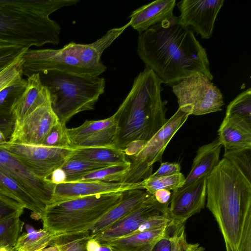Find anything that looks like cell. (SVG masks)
Listing matches in <instances>:
<instances>
[{
  "instance_id": "6da1fadb",
  "label": "cell",
  "mask_w": 251,
  "mask_h": 251,
  "mask_svg": "<svg viewBox=\"0 0 251 251\" xmlns=\"http://www.w3.org/2000/svg\"><path fill=\"white\" fill-rule=\"evenodd\" d=\"M137 51L165 84L173 86L196 73L213 79L205 49L179 17L173 15L139 34Z\"/></svg>"
},
{
  "instance_id": "7a4b0ae2",
  "label": "cell",
  "mask_w": 251,
  "mask_h": 251,
  "mask_svg": "<svg viewBox=\"0 0 251 251\" xmlns=\"http://www.w3.org/2000/svg\"><path fill=\"white\" fill-rule=\"evenodd\" d=\"M162 81L147 67L113 115L117 123L113 147L122 151L138 141H148L165 124L167 109L161 98Z\"/></svg>"
},
{
  "instance_id": "3957f363",
  "label": "cell",
  "mask_w": 251,
  "mask_h": 251,
  "mask_svg": "<svg viewBox=\"0 0 251 251\" xmlns=\"http://www.w3.org/2000/svg\"><path fill=\"white\" fill-rule=\"evenodd\" d=\"M206 206L215 217L226 251H237L251 211V182L223 158L208 176Z\"/></svg>"
},
{
  "instance_id": "277c9868",
  "label": "cell",
  "mask_w": 251,
  "mask_h": 251,
  "mask_svg": "<svg viewBox=\"0 0 251 251\" xmlns=\"http://www.w3.org/2000/svg\"><path fill=\"white\" fill-rule=\"evenodd\" d=\"M79 0H0V46L29 49L59 43L61 27L50 16Z\"/></svg>"
},
{
  "instance_id": "5b68a950",
  "label": "cell",
  "mask_w": 251,
  "mask_h": 251,
  "mask_svg": "<svg viewBox=\"0 0 251 251\" xmlns=\"http://www.w3.org/2000/svg\"><path fill=\"white\" fill-rule=\"evenodd\" d=\"M39 74L48 90L52 108L64 125L78 113L93 110L104 92L105 80L99 76L57 71Z\"/></svg>"
},
{
  "instance_id": "8992f818",
  "label": "cell",
  "mask_w": 251,
  "mask_h": 251,
  "mask_svg": "<svg viewBox=\"0 0 251 251\" xmlns=\"http://www.w3.org/2000/svg\"><path fill=\"white\" fill-rule=\"evenodd\" d=\"M124 191L54 202L41 218L43 228L56 235L87 231L121 199Z\"/></svg>"
},
{
  "instance_id": "52a82bcc",
  "label": "cell",
  "mask_w": 251,
  "mask_h": 251,
  "mask_svg": "<svg viewBox=\"0 0 251 251\" xmlns=\"http://www.w3.org/2000/svg\"><path fill=\"white\" fill-rule=\"evenodd\" d=\"M23 75L50 71L98 76L99 61L92 45L74 42L60 49H27L23 54Z\"/></svg>"
},
{
  "instance_id": "ba28073f",
  "label": "cell",
  "mask_w": 251,
  "mask_h": 251,
  "mask_svg": "<svg viewBox=\"0 0 251 251\" xmlns=\"http://www.w3.org/2000/svg\"><path fill=\"white\" fill-rule=\"evenodd\" d=\"M188 117L178 108L141 150L133 155L126 156L130 167L121 182L136 183L151 176L153 165L156 162H162V155L167 145Z\"/></svg>"
},
{
  "instance_id": "9c48e42d",
  "label": "cell",
  "mask_w": 251,
  "mask_h": 251,
  "mask_svg": "<svg viewBox=\"0 0 251 251\" xmlns=\"http://www.w3.org/2000/svg\"><path fill=\"white\" fill-rule=\"evenodd\" d=\"M179 108L189 116L220 111L224 105L223 94L205 75L196 73L172 86Z\"/></svg>"
},
{
  "instance_id": "30bf717a",
  "label": "cell",
  "mask_w": 251,
  "mask_h": 251,
  "mask_svg": "<svg viewBox=\"0 0 251 251\" xmlns=\"http://www.w3.org/2000/svg\"><path fill=\"white\" fill-rule=\"evenodd\" d=\"M0 148L7 151L37 176L49 178L52 172L61 168L70 157L74 148L7 142Z\"/></svg>"
},
{
  "instance_id": "8fae6325",
  "label": "cell",
  "mask_w": 251,
  "mask_h": 251,
  "mask_svg": "<svg viewBox=\"0 0 251 251\" xmlns=\"http://www.w3.org/2000/svg\"><path fill=\"white\" fill-rule=\"evenodd\" d=\"M0 167L46 209L53 202L56 184L39 176L7 151L0 148Z\"/></svg>"
},
{
  "instance_id": "7c38bea8",
  "label": "cell",
  "mask_w": 251,
  "mask_h": 251,
  "mask_svg": "<svg viewBox=\"0 0 251 251\" xmlns=\"http://www.w3.org/2000/svg\"><path fill=\"white\" fill-rule=\"evenodd\" d=\"M59 122L53 111L50 98L38 106L20 122L15 124L8 142L13 143L41 145L51 127Z\"/></svg>"
},
{
  "instance_id": "4fadbf2b",
  "label": "cell",
  "mask_w": 251,
  "mask_h": 251,
  "mask_svg": "<svg viewBox=\"0 0 251 251\" xmlns=\"http://www.w3.org/2000/svg\"><path fill=\"white\" fill-rule=\"evenodd\" d=\"M224 0H182L177 3L180 22L191 27L204 39L210 38L213 33L217 15L224 3Z\"/></svg>"
},
{
  "instance_id": "5bb4252c",
  "label": "cell",
  "mask_w": 251,
  "mask_h": 251,
  "mask_svg": "<svg viewBox=\"0 0 251 251\" xmlns=\"http://www.w3.org/2000/svg\"><path fill=\"white\" fill-rule=\"evenodd\" d=\"M116 132L113 115L102 120H86L77 127L67 128L70 146L73 148L113 147Z\"/></svg>"
},
{
  "instance_id": "9a60e30c",
  "label": "cell",
  "mask_w": 251,
  "mask_h": 251,
  "mask_svg": "<svg viewBox=\"0 0 251 251\" xmlns=\"http://www.w3.org/2000/svg\"><path fill=\"white\" fill-rule=\"evenodd\" d=\"M168 208L158 203L151 195L127 215L92 238L106 242L131 234L149 219L167 212Z\"/></svg>"
},
{
  "instance_id": "2e32d148",
  "label": "cell",
  "mask_w": 251,
  "mask_h": 251,
  "mask_svg": "<svg viewBox=\"0 0 251 251\" xmlns=\"http://www.w3.org/2000/svg\"><path fill=\"white\" fill-rule=\"evenodd\" d=\"M205 176L187 187L173 192L169 205V213L173 221L181 225L204 208L206 197Z\"/></svg>"
},
{
  "instance_id": "e0dca14e",
  "label": "cell",
  "mask_w": 251,
  "mask_h": 251,
  "mask_svg": "<svg viewBox=\"0 0 251 251\" xmlns=\"http://www.w3.org/2000/svg\"><path fill=\"white\" fill-rule=\"evenodd\" d=\"M134 189H142L140 182L126 183L101 181L65 182L56 184L52 203Z\"/></svg>"
},
{
  "instance_id": "ac0fdd59",
  "label": "cell",
  "mask_w": 251,
  "mask_h": 251,
  "mask_svg": "<svg viewBox=\"0 0 251 251\" xmlns=\"http://www.w3.org/2000/svg\"><path fill=\"white\" fill-rule=\"evenodd\" d=\"M151 195L143 189H134L124 191L121 200L87 231L90 237L101 232L124 218Z\"/></svg>"
},
{
  "instance_id": "d6986e66",
  "label": "cell",
  "mask_w": 251,
  "mask_h": 251,
  "mask_svg": "<svg viewBox=\"0 0 251 251\" xmlns=\"http://www.w3.org/2000/svg\"><path fill=\"white\" fill-rule=\"evenodd\" d=\"M26 81L25 90L11 109L15 124L20 122L36 107L50 98L48 90L42 84L39 73L27 76Z\"/></svg>"
},
{
  "instance_id": "ffe728a7",
  "label": "cell",
  "mask_w": 251,
  "mask_h": 251,
  "mask_svg": "<svg viewBox=\"0 0 251 251\" xmlns=\"http://www.w3.org/2000/svg\"><path fill=\"white\" fill-rule=\"evenodd\" d=\"M218 134L225 150L251 149V122L244 119L226 116Z\"/></svg>"
},
{
  "instance_id": "44dd1931",
  "label": "cell",
  "mask_w": 251,
  "mask_h": 251,
  "mask_svg": "<svg viewBox=\"0 0 251 251\" xmlns=\"http://www.w3.org/2000/svg\"><path fill=\"white\" fill-rule=\"evenodd\" d=\"M176 0H157L132 12L130 25L139 34L173 16Z\"/></svg>"
},
{
  "instance_id": "7402d4cb",
  "label": "cell",
  "mask_w": 251,
  "mask_h": 251,
  "mask_svg": "<svg viewBox=\"0 0 251 251\" xmlns=\"http://www.w3.org/2000/svg\"><path fill=\"white\" fill-rule=\"evenodd\" d=\"M176 224L131 234L103 242L108 244L113 251H152L156 243L161 239L170 234Z\"/></svg>"
},
{
  "instance_id": "603a6c76",
  "label": "cell",
  "mask_w": 251,
  "mask_h": 251,
  "mask_svg": "<svg viewBox=\"0 0 251 251\" xmlns=\"http://www.w3.org/2000/svg\"><path fill=\"white\" fill-rule=\"evenodd\" d=\"M222 147L217 138L212 142L199 147L194 159L191 170L185 177L181 188L187 187L210 174L219 162Z\"/></svg>"
},
{
  "instance_id": "cb8c5ba5",
  "label": "cell",
  "mask_w": 251,
  "mask_h": 251,
  "mask_svg": "<svg viewBox=\"0 0 251 251\" xmlns=\"http://www.w3.org/2000/svg\"><path fill=\"white\" fill-rule=\"evenodd\" d=\"M0 194L6 196L33 213L41 219L46 208L0 167Z\"/></svg>"
},
{
  "instance_id": "d4e9b609",
  "label": "cell",
  "mask_w": 251,
  "mask_h": 251,
  "mask_svg": "<svg viewBox=\"0 0 251 251\" xmlns=\"http://www.w3.org/2000/svg\"><path fill=\"white\" fill-rule=\"evenodd\" d=\"M68 160H83L110 166L129 162L124 151L113 146L74 148Z\"/></svg>"
},
{
  "instance_id": "484cf974",
  "label": "cell",
  "mask_w": 251,
  "mask_h": 251,
  "mask_svg": "<svg viewBox=\"0 0 251 251\" xmlns=\"http://www.w3.org/2000/svg\"><path fill=\"white\" fill-rule=\"evenodd\" d=\"M26 230L20 236L11 251H42L51 244L56 235L45 228L36 230L28 225Z\"/></svg>"
},
{
  "instance_id": "4316f807",
  "label": "cell",
  "mask_w": 251,
  "mask_h": 251,
  "mask_svg": "<svg viewBox=\"0 0 251 251\" xmlns=\"http://www.w3.org/2000/svg\"><path fill=\"white\" fill-rule=\"evenodd\" d=\"M185 177L180 172L178 174L161 176H150L139 182L141 188L152 195L159 189L176 191L183 185Z\"/></svg>"
},
{
  "instance_id": "83f0119b",
  "label": "cell",
  "mask_w": 251,
  "mask_h": 251,
  "mask_svg": "<svg viewBox=\"0 0 251 251\" xmlns=\"http://www.w3.org/2000/svg\"><path fill=\"white\" fill-rule=\"evenodd\" d=\"M129 167V162L109 166L87 174L75 181H101L121 182L127 173Z\"/></svg>"
},
{
  "instance_id": "f1b7e54d",
  "label": "cell",
  "mask_w": 251,
  "mask_h": 251,
  "mask_svg": "<svg viewBox=\"0 0 251 251\" xmlns=\"http://www.w3.org/2000/svg\"><path fill=\"white\" fill-rule=\"evenodd\" d=\"M20 216L15 215L0 221V248L12 249L15 245L24 225Z\"/></svg>"
},
{
  "instance_id": "f546056e",
  "label": "cell",
  "mask_w": 251,
  "mask_h": 251,
  "mask_svg": "<svg viewBox=\"0 0 251 251\" xmlns=\"http://www.w3.org/2000/svg\"><path fill=\"white\" fill-rule=\"evenodd\" d=\"M90 238L88 231L59 234L50 245L56 247L59 251H86V244Z\"/></svg>"
},
{
  "instance_id": "4dcf8cb0",
  "label": "cell",
  "mask_w": 251,
  "mask_h": 251,
  "mask_svg": "<svg viewBox=\"0 0 251 251\" xmlns=\"http://www.w3.org/2000/svg\"><path fill=\"white\" fill-rule=\"evenodd\" d=\"M109 166L83 160H68L61 168L66 175V182H70L75 181L87 174Z\"/></svg>"
},
{
  "instance_id": "1f68e13d",
  "label": "cell",
  "mask_w": 251,
  "mask_h": 251,
  "mask_svg": "<svg viewBox=\"0 0 251 251\" xmlns=\"http://www.w3.org/2000/svg\"><path fill=\"white\" fill-rule=\"evenodd\" d=\"M223 158L228 160L251 182V149L225 150Z\"/></svg>"
},
{
  "instance_id": "d6a6232c",
  "label": "cell",
  "mask_w": 251,
  "mask_h": 251,
  "mask_svg": "<svg viewBox=\"0 0 251 251\" xmlns=\"http://www.w3.org/2000/svg\"><path fill=\"white\" fill-rule=\"evenodd\" d=\"M26 84V79L22 77L0 91V113L11 114V107L15 100L25 90Z\"/></svg>"
},
{
  "instance_id": "836d02e7",
  "label": "cell",
  "mask_w": 251,
  "mask_h": 251,
  "mask_svg": "<svg viewBox=\"0 0 251 251\" xmlns=\"http://www.w3.org/2000/svg\"><path fill=\"white\" fill-rule=\"evenodd\" d=\"M226 116L239 117L251 122V88L238 95L229 103Z\"/></svg>"
},
{
  "instance_id": "e575fe53",
  "label": "cell",
  "mask_w": 251,
  "mask_h": 251,
  "mask_svg": "<svg viewBox=\"0 0 251 251\" xmlns=\"http://www.w3.org/2000/svg\"><path fill=\"white\" fill-rule=\"evenodd\" d=\"M171 251H203L199 243H188L186 239L184 224L175 226L170 235Z\"/></svg>"
},
{
  "instance_id": "d590c367",
  "label": "cell",
  "mask_w": 251,
  "mask_h": 251,
  "mask_svg": "<svg viewBox=\"0 0 251 251\" xmlns=\"http://www.w3.org/2000/svg\"><path fill=\"white\" fill-rule=\"evenodd\" d=\"M67 128L66 125L59 121L51 127L41 145L57 148L71 147Z\"/></svg>"
},
{
  "instance_id": "8d00e7d4",
  "label": "cell",
  "mask_w": 251,
  "mask_h": 251,
  "mask_svg": "<svg viewBox=\"0 0 251 251\" xmlns=\"http://www.w3.org/2000/svg\"><path fill=\"white\" fill-rule=\"evenodd\" d=\"M22 57V56L0 71V91L16 80L23 77Z\"/></svg>"
},
{
  "instance_id": "74e56055",
  "label": "cell",
  "mask_w": 251,
  "mask_h": 251,
  "mask_svg": "<svg viewBox=\"0 0 251 251\" xmlns=\"http://www.w3.org/2000/svg\"><path fill=\"white\" fill-rule=\"evenodd\" d=\"M29 49L16 46H0V71L22 56Z\"/></svg>"
},
{
  "instance_id": "f35d334b",
  "label": "cell",
  "mask_w": 251,
  "mask_h": 251,
  "mask_svg": "<svg viewBox=\"0 0 251 251\" xmlns=\"http://www.w3.org/2000/svg\"><path fill=\"white\" fill-rule=\"evenodd\" d=\"M24 209L14 200L0 194V221L13 215H21Z\"/></svg>"
},
{
  "instance_id": "ab89813d",
  "label": "cell",
  "mask_w": 251,
  "mask_h": 251,
  "mask_svg": "<svg viewBox=\"0 0 251 251\" xmlns=\"http://www.w3.org/2000/svg\"><path fill=\"white\" fill-rule=\"evenodd\" d=\"M237 251H251V211L246 217Z\"/></svg>"
},
{
  "instance_id": "60d3db41",
  "label": "cell",
  "mask_w": 251,
  "mask_h": 251,
  "mask_svg": "<svg viewBox=\"0 0 251 251\" xmlns=\"http://www.w3.org/2000/svg\"><path fill=\"white\" fill-rule=\"evenodd\" d=\"M181 167L177 163L162 162L158 169L151 176H161L174 175L180 173Z\"/></svg>"
},
{
  "instance_id": "b9f144b4",
  "label": "cell",
  "mask_w": 251,
  "mask_h": 251,
  "mask_svg": "<svg viewBox=\"0 0 251 251\" xmlns=\"http://www.w3.org/2000/svg\"><path fill=\"white\" fill-rule=\"evenodd\" d=\"M15 120L11 114L0 112V131L2 132L9 141L13 132Z\"/></svg>"
},
{
  "instance_id": "7bdbcfd3",
  "label": "cell",
  "mask_w": 251,
  "mask_h": 251,
  "mask_svg": "<svg viewBox=\"0 0 251 251\" xmlns=\"http://www.w3.org/2000/svg\"><path fill=\"white\" fill-rule=\"evenodd\" d=\"M86 251H113L106 243L90 238L86 244Z\"/></svg>"
},
{
  "instance_id": "ee69618b",
  "label": "cell",
  "mask_w": 251,
  "mask_h": 251,
  "mask_svg": "<svg viewBox=\"0 0 251 251\" xmlns=\"http://www.w3.org/2000/svg\"><path fill=\"white\" fill-rule=\"evenodd\" d=\"M172 193L166 189H159L156 191L152 195L156 201L160 204L169 206Z\"/></svg>"
},
{
  "instance_id": "f6af8a7d",
  "label": "cell",
  "mask_w": 251,
  "mask_h": 251,
  "mask_svg": "<svg viewBox=\"0 0 251 251\" xmlns=\"http://www.w3.org/2000/svg\"><path fill=\"white\" fill-rule=\"evenodd\" d=\"M171 233L159 240L154 245L152 251H171V242L170 239Z\"/></svg>"
},
{
  "instance_id": "bcb514c9",
  "label": "cell",
  "mask_w": 251,
  "mask_h": 251,
  "mask_svg": "<svg viewBox=\"0 0 251 251\" xmlns=\"http://www.w3.org/2000/svg\"><path fill=\"white\" fill-rule=\"evenodd\" d=\"M49 178L52 183L55 184L62 183L66 182V175L61 168L54 171Z\"/></svg>"
},
{
  "instance_id": "7dc6e473",
  "label": "cell",
  "mask_w": 251,
  "mask_h": 251,
  "mask_svg": "<svg viewBox=\"0 0 251 251\" xmlns=\"http://www.w3.org/2000/svg\"><path fill=\"white\" fill-rule=\"evenodd\" d=\"M42 251H59L56 247L50 245L47 248L43 249Z\"/></svg>"
},
{
  "instance_id": "c3c4849f",
  "label": "cell",
  "mask_w": 251,
  "mask_h": 251,
  "mask_svg": "<svg viewBox=\"0 0 251 251\" xmlns=\"http://www.w3.org/2000/svg\"><path fill=\"white\" fill-rule=\"evenodd\" d=\"M8 141L6 137L4 135V134L0 131V144H3L6 142H7Z\"/></svg>"
},
{
  "instance_id": "681fc988",
  "label": "cell",
  "mask_w": 251,
  "mask_h": 251,
  "mask_svg": "<svg viewBox=\"0 0 251 251\" xmlns=\"http://www.w3.org/2000/svg\"><path fill=\"white\" fill-rule=\"evenodd\" d=\"M11 249L8 248H0V251H11Z\"/></svg>"
},
{
  "instance_id": "f907efd6",
  "label": "cell",
  "mask_w": 251,
  "mask_h": 251,
  "mask_svg": "<svg viewBox=\"0 0 251 251\" xmlns=\"http://www.w3.org/2000/svg\"><path fill=\"white\" fill-rule=\"evenodd\" d=\"M2 144H0V146H1Z\"/></svg>"
}]
</instances>
